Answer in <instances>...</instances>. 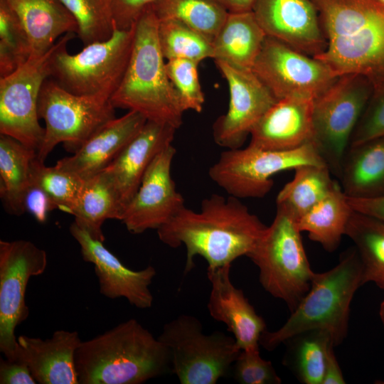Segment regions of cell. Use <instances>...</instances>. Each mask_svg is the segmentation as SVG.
I'll return each mask as SVG.
<instances>
[{"label":"cell","mask_w":384,"mask_h":384,"mask_svg":"<svg viewBox=\"0 0 384 384\" xmlns=\"http://www.w3.org/2000/svg\"><path fill=\"white\" fill-rule=\"evenodd\" d=\"M266 225L236 197L213 194L204 198L198 211L183 207L157 230L165 245L186 248L184 274L193 267V259L203 257L208 268L231 265L247 256Z\"/></svg>","instance_id":"obj_1"},{"label":"cell","mask_w":384,"mask_h":384,"mask_svg":"<svg viewBox=\"0 0 384 384\" xmlns=\"http://www.w3.org/2000/svg\"><path fill=\"white\" fill-rule=\"evenodd\" d=\"M326 41L314 58L339 77L358 74L374 90L384 88V1L382 0H310Z\"/></svg>","instance_id":"obj_2"},{"label":"cell","mask_w":384,"mask_h":384,"mask_svg":"<svg viewBox=\"0 0 384 384\" xmlns=\"http://www.w3.org/2000/svg\"><path fill=\"white\" fill-rule=\"evenodd\" d=\"M75 362L80 384H141L171 373L167 348L134 319L82 341Z\"/></svg>","instance_id":"obj_3"},{"label":"cell","mask_w":384,"mask_h":384,"mask_svg":"<svg viewBox=\"0 0 384 384\" xmlns=\"http://www.w3.org/2000/svg\"><path fill=\"white\" fill-rule=\"evenodd\" d=\"M362 285V265L353 247L333 268L314 273L308 292L287 320L277 330H265L260 345L272 351L300 333L320 329L329 332L335 346H338L347 336L351 304Z\"/></svg>","instance_id":"obj_4"},{"label":"cell","mask_w":384,"mask_h":384,"mask_svg":"<svg viewBox=\"0 0 384 384\" xmlns=\"http://www.w3.org/2000/svg\"><path fill=\"white\" fill-rule=\"evenodd\" d=\"M157 18L152 6L135 25L129 61L124 77L110 98L114 108L141 113L148 121L178 129L183 123V110L166 72L158 39Z\"/></svg>","instance_id":"obj_5"},{"label":"cell","mask_w":384,"mask_h":384,"mask_svg":"<svg viewBox=\"0 0 384 384\" xmlns=\"http://www.w3.org/2000/svg\"><path fill=\"white\" fill-rule=\"evenodd\" d=\"M297 219L277 208L248 257L259 270L262 287L290 312L308 292L314 272L306 254Z\"/></svg>","instance_id":"obj_6"},{"label":"cell","mask_w":384,"mask_h":384,"mask_svg":"<svg viewBox=\"0 0 384 384\" xmlns=\"http://www.w3.org/2000/svg\"><path fill=\"white\" fill-rule=\"evenodd\" d=\"M134 34L135 26L128 30L115 29L108 39L85 46L75 54L68 52L67 46L76 33L65 34L59 38L49 78L71 93L110 99L127 68Z\"/></svg>","instance_id":"obj_7"},{"label":"cell","mask_w":384,"mask_h":384,"mask_svg":"<svg viewBox=\"0 0 384 384\" xmlns=\"http://www.w3.org/2000/svg\"><path fill=\"white\" fill-rule=\"evenodd\" d=\"M158 339L170 354L171 373L182 384H215L232 370L241 349L234 337L206 334L200 321L181 314L166 323Z\"/></svg>","instance_id":"obj_8"},{"label":"cell","mask_w":384,"mask_h":384,"mask_svg":"<svg viewBox=\"0 0 384 384\" xmlns=\"http://www.w3.org/2000/svg\"><path fill=\"white\" fill-rule=\"evenodd\" d=\"M373 91L366 78L346 74L314 100L312 142L338 178L353 132Z\"/></svg>","instance_id":"obj_9"},{"label":"cell","mask_w":384,"mask_h":384,"mask_svg":"<svg viewBox=\"0 0 384 384\" xmlns=\"http://www.w3.org/2000/svg\"><path fill=\"white\" fill-rule=\"evenodd\" d=\"M114 110L109 97L75 95L47 78L38 102L39 119L46 124L38 158L44 161L59 143L75 153L99 128L116 117Z\"/></svg>","instance_id":"obj_10"},{"label":"cell","mask_w":384,"mask_h":384,"mask_svg":"<svg viewBox=\"0 0 384 384\" xmlns=\"http://www.w3.org/2000/svg\"><path fill=\"white\" fill-rule=\"evenodd\" d=\"M304 164L326 165L312 142L289 151L248 145L223 151L209 168L208 176L230 196L262 198L272 188L274 175Z\"/></svg>","instance_id":"obj_11"},{"label":"cell","mask_w":384,"mask_h":384,"mask_svg":"<svg viewBox=\"0 0 384 384\" xmlns=\"http://www.w3.org/2000/svg\"><path fill=\"white\" fill-rule=\"evenodd\" d=\"M58 46L59 39L45 54L31 56L14 73L0 78V134L36 151L45 133L38 114L39 95L44 81L50 76Z\"/></svg>","instance_id":"obj_12"},{"label":"cell","mask_w":384,"mask_h":384,"mask_svg":"<svg viewBox=\"0 0 384 384\" xmlns=\"http://www.w3.org/2000/svg\"><path fill=\"white\" fill-rule=\"evenodd\" d=\"M47 254L28 240H0V351L14 361L18 348L15 330L29 314L26 303L31 277L45 272Z\"/></svg>","instance_id":"obj_13"},{"label":"cell","mask_w":384,"mask_h":384,"mask_svg":"<svg viewBox=\"0 0 384 384\" xmlns=\"http://www.w3.org/2000/svg\"><path fill=\"white\" fill-rule=\"evenodd\" d=\"M252 70L277 100L287 97L314 100L338 78L319 59L267 36Z\"/></svg>","instance_id":"obj_14"},{"label":"cell","mask_w":384,"mask_h":384,"mask_svg":"<svg viewBox=\"0 0 384 384\" xmlns=\"http://www.w3.org/2000/svg\"><path fill=\"white\" fill-rule=\"evenodd\" d=\"M227 81L229 105L213 124L214 142L226 149L241 148L255 124L277 100L252 70L214 60Z\"/></svg>","instance_id":"obj_15"},{"label":"cell","mask_w":384,"mask_h":384,"mask_svg":"<svg viewBox=\"0 0 384 384\" xmlns=\"http://www.w3.org/2000/svg\"><path fill=\"white\" fill-rule=\"evenodd\" d=\"M176 153L171 144L156 155L125 208L120 220L131 233L158 230L185 206L183 197L171 177Z\"/></svg>","instance_id":"obj_16"},{"label":"cell","mask_w":384,"mask_h":384,"mask_svg":"<svg viewBox=\"0 0 384 384\" xmlns=\"http://www.w3.org/2000/svg\"><path fill=\"white\" fill-rule=\"evenodd\" d=\"M70 233L80 247L83 260L94 265L101 294L112 299L124 297L139 309L152 306L154 297L149 286L156 274L153 266L141 270L128 268L102 241L93 238L75 222L70 226Z\"/></svg>","instance_id":"obj_17"},{"label":"cell","mask_w":384,"mask_h":384,"mask_svg":"<svg viewBox=\"0 0 384 384\" xmlns=\"http://www.w3.org/2000/svg\"><path fill=\"white\" fill-rule=\"evenodd\" d=\"M252 11L266 36L311 57L324 50L326 41L310 0H256Z\"/></svg>","instance_id":"obj_18"},{"label":"cell","mask_w":384,"mask_h":384,"mask_svg":"<svg viewBox=\"0 0 384 384\" xmlns=\"http://www.w3.org/2000/svg\"><path fill=\"white\" fill-rule=\"evenodd\" d=\"M176 131L170 125L147 120L117 156L100 172L112 190L122 213L136 194L151 163L161 150L172 144Z\"/></svg>","instance_id":"obj_19"},{"label":"cell","mask_w":384,"mask_h":384,"mask_svg":"<svg viewBox=\"0 0 384 384\" xmlns=\"http://www.w3.org/2000/svg\"><path fill=\"white\" fill-rule=\"evenodd\" d=\"M230 267L207 268L211 284L209 314L227 326L241 350L258 349L260 337L266 330L265 321L243 292L233 285L230 278Z\"/></svg>","instance_id":"obj_20"},{"label":"cell","mask_w":384,"mask_h":384,"mask_svg":"<svg viewBox=\"0 0 384 384\" xmlns=\"http://www.w3.org/2000/svg\"><path fill=\"white\" fill-rule=\"evenodd\" d=\"M314 100H279L255 124L249 145L271 151H289L312 142Z\"/></svg>","instance_id":"obj_21"},{"label":"cell","mask_w":384,"mask_h":384,"mask_svg":"<svg viewBox=\"0 0 384 384\" xmlns=\"http://www.w3.org/2000/svg\"><path fill=\"white\" fill-rule=\"evenodd\" d=\"M146 121L141 113L129 110L102 125L73 155L59 159L55 166L86 180L104 170Z\"/></svg>","instance_id":"obj_22"},{"label":"cell","mask_w":384,"mask_h":384,"mask_svg":"<svg viewBox=\"0 0 384 384\" xmlns=\"http://www.w3.org/2000/svg\"><path fill=\"white\" fill-rule=\"evenodd\" d=\"M14 361L25 363L37 383L78 384L75 352L82 341L76 331H55L49 338L17 337Z\"/></svg>","instance_id":"obj_23"},{"label":"cell","mask_w":384,"mask_h":384,"mask_svg":"<svg viewBox=\"0 0 384 384\" xmlns=\"http://www.w3.org/2000/svg\"><path fill=\"white\" fill-rule=\"evenodd\" d=\"M5 1L16 14L28 35L31 56L45 54L68 33L77 35V23L60 0Z\"/></svg>","instance_id":"obj_24"},{"label":"cell","mask_w":384,"mask_h":384,"mask_svg":"<svg viewBox=\"0 0 384 384\" xmlns=\"http://www.w3.org/2000/svg\"><path fill=\"white\" fill-rule=\"evenodd\" d=\"M338 179L348 198L383 196L384 136L349 146Z\"/></svg>","instance_id":"obj_25"},{"label":"cell","mask_w":384,"mask_h":384,"mask_svg":"<svg viewBox=\"0 0 384 384\" xmlns=\"http://www.w3.org/2000/svg\"><path fill=\"white\" fill-rule=\"evenodd\" d=\"M266 36L252 11L229 13L213 40V59L252 70Z\"/></svg>","instance_id":"obj_26"},{"label":"cell","mask_w":384,"mask_h":384,"mask_svg":"<svg viewBox=\"0 0 384 384\" xmlns=\"http://www.w3.org/2000/svg\"><path fill=\"white\" fill-rule=\"evenodd\" d=\"M37 151L15 139L0 135V197L6 210L25 213L24 196L32 183V165Z\"/></svg>","instance_id":"obj_27"},{"label":"cell","mask_w":384,"mask_h":384,"mask_svg":"<svg viewBox=\"0 0 384 384\" xmlns=\"http://www.w3.org/2000/svg\"><path fill=\"white\" fill-rule=\"evenodd\" d=\"M353 210L339 183L321 201L297 220L302 232L318 242L327 252H334L346 235Z\"/></svg>","instance_id":"obj_28"},{"label":"cell","mask_w":384,"mask_h":384,"mask_svg":"<svg viewBox=\"0 0 384 384\" xmlns=\"http://www.w3.org/2000/svg\"><path fill=\"white\" fill-rule=\"evenodd\" d=\"M293 178L277 196L276 206L297 220L325 198L338 183L326 165L304 164L296 167Z\"/></svg>","instance_id":"obj_29"},{"label":"cell","mask_w":384,"mask_h":384,"mask_svg":"<svg viewBox=\"0 0 384 384\" xmlns=\"http://www.w3.org/2000/svg\"><path fill=\"white\" fill-rule=\"evenodd\" d=\"M75 223L93 238L104 242L102 230L107 219L120 220L122 210L100 173L85 180L77 200L70 211Z\"/></svg>","instance_id":"obj_30"},{"label":"cell","mask_w":384,"mask_h":384,"mask_svg":"<svg viewBox=\"0 0 384 384\" xmlns=\"http://www.w3.org/2000/svg\"><path fill=\"white\" fill-rule=\"evenodd\" d=\"M345 235L359 256L363 284L373 282L384 290V221L353 210Z\"/></svg>","instance_id":"obj_31"},{"label":"cell","mask_w":384,"mask_h":384,"mask_svg":"<svg viewBox=\"0 0 384 384\" xmlns=\"http://www.w3.org/2000/svg\"><path fill=\"white\" fill-rule=\"evenodd\" d=\"M284 363L304 384H322L326 356L334 344L329 332L314 329L300 333L287 340ZM335 346V345H334Z\"/></svg>","instance_id":"obj_32"},{"label":"cell","mask_w":384,"mask_h":384,"mask_svg":"<svg viewBox=\"0 0 384 384\" xmlns=\"http://www.w3.org/2000/svg\"><path fill=\"white\" fill-rule=\"evenodd\" d=\"M151 6L159 21H180L212 41L229 14L217 0H157Z\"/></svg>","instance_id":"obj_33"},{"label":"cell","mask_w":384,"mask_h":384,"mask_svg":"<svg viewBox=\"0 0 384 384\" xmlns=\"http://www.w3.org/2000/svg\"><path fill=\"white\" fill-rule=\"evenodd\" d=\"M157 33L161 53L168 60L181 58L200 63L213 58V41L180 21H159Z\"/></svg>","instance_id":"obj_34"},{"label":"cell","mask_w":384,"mask_h":384,"mask_svg":"<svg viewBox=\"0 0 384 384\" xmlns=\"http://www.w3.org/2000/svg\"><path fill=\"white\" fill-rule=\"evenodd\" d=\"M31 56V43L19 18L5 0H0V78L14 73Z\"/></svg>","instance_id":"obj_35"},{"label":"cell","mask_w":384,"mask_h":384,"mask_svg":"<svg viewBox=\"0 0 384 384\" xmlns=\"http://www.w3.org/2000/svg\"><path fill=\"white\" fill-rule=\"evenodd\" d=\"M74 17L83 46L110 38L114 30L112 0H60Z\"/></svg>","instance_id":"obj_36"},{"label":"cell","mask_w":384,"mask_h":384,"mask_svg":"<svg viewBox=\"0 0 384 384\" xmlns=\"http://www.w3.org/2000/svg\"><path fill=\"white\" fill-rule=\"evenodd\" d=\"M85 180L57 166H46L38 156L32 165V182L41 187L57 208L70 213Z\"/></svg>","instance_id":"obj_37"},{"label":"cell","mask_w":384,"mask_h":384,"mask_svg":"<svg viewBox=\"0 0 384 384\" xmlns=\"http://www.w3.org/2000/svg\"><path fill=\"white\" fill-rule=\"evenodd\" d=\"M199 63L187 59H171L166 63L168 77L173 85L181 105L185 111L201 112L205 96L200 84Z\"/></svg>","instance_id":"obj_38"},{"label":"cell","mask_w":384,"mask_h":384,"mask_svg":"<svg viewBox=\"0 0 384 384\" xmlns=\"http://www.w3.org/2000/svg\"><path fill=\"white\" fill-rule=\"evenodd\" d=\"M232 371L236 382L240 384H280L281 378L272 362L265 360L258 349L241 350Z\"/></svg>","instance_id":"obj_39"},{"label":"cell","mask_w":384,"mask_h":384,"mask_svg":"<svg viewBox=\"0 0 384 384\" xmlns=\"http://www.w3.org/2000/svg\"><path fill=\"white\" fill-rule=\"evenodd\" d=\"M381 136H384V88L373 91L353 132L349 146Z\"/></svg>","instance_id":"obj_40"},{"label":"cell","mask_w":384,"mask_h":384,"mask_svg":"<svg viewBox=\"0 0 384 384\" xmlns=\"http://www.w3.org/2000/svg\"><path fill=\"white\" fill-rule=\"evenodd\" d=\"M157 0H112V17L116 30H128L135 26L144 11Z\"/></svg>","instance_id":"obj_41"},{"label":"cell","mask_w":384,"mask_h":384,"mask_svg":"<svg viewBox=\"0 0 384 384\" xmlns=\"http://www.w3.org/2000/svg\"><path fill=\"white\" fill-rule=\"evenodd\" d=\"M23 207L25 212L29 213L39 223H44L48 213L57 209L46 192L33 182L24 196Z\"/></svg>","instance_id":"obj_42"},{"label":"cell","mask_w":384,"mask_h":384,"mask_svg":"<svg viewBox=\"0 0 384 384\" xmlns=\"http://www.w3.org/2000/svg\"><path fill=\"white\" fill-rule=\"evenodd\" d=\"M0 383L1 384H36L28 367L18 361H9L6 358L0 360Z\"/></svg>","instance_id":"obj_43"},{"label":"cell","mask_w":384,"mask_h":384,"mask_svg":"<svg viewBox=\"0 0 384 384\" xmlns=\"http://www.w3.org/2000/svg\"><path fill=\"white\" fill-rule=\"evenodd\" d=\"M348 200L353 210L384 221V196L373 198L348 197Z\"/></svg>","instance_id":"obj_44"},{"label":"cell","mask_w":384,"mask_h":384,"mask_svg":"<svg viewBox=\"0 0 384 384\" xmlns=\"http://www.w3.org/2000/svg\"><path fill=\"white\" fill-rule=\"evenodd\" d=\"M335 347L334 344H331L328 349L322 384H345L346 383L334 353Z\"/></svg>","instance_id":"obj_45"},{"label":"cell","mask_w":384,"mask_h":384,"mask_svg":"<svg viewBox=\"0 0 384 384\" xmlns=\"http://www.w3.org/2000/svg\"><path fill=\"white\" fill-rule=\"evenodd\" d=\"M228 13L251 11L256 0H217Z\"/></svg>","instance_id":"obj_46"},{"label":"cell","mask_w":384,"mask_h":384,"mask_svg":"<svg viewBox=\"0 0 384 384\" xmlns=\"http://www.w3.org/2000/svg\"><path fill=\"white\" fill-rule=\"evenodd\" d=\"M379 316H380V319L382 322V324L384 327V299L382 301L380 305Z\"/></svg>","instance_id":"obj_47"},{"label":"cell","mask_w":384,"mask_h":384,"mask_svg":"<svg viewBox=\"0 0 384 384\" xmlns=\"http://www.w3.org/2000/svg\"><path fill=\"white\" fill-rule=\"evenodd\" d=\"M382 1H384V0H382Z\"/></svg>","instance_id":"obj_48"}]
</instances>
